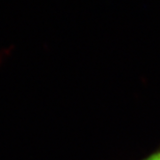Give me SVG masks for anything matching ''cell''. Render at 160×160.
Here are the masks:
<instances>
[{"label": "cell", "mask_w": 160, "mask_h": 160, "mask_svg": "<svg viewBox=\"0 0 160 160\" xmlns=\"http://www.w3.org/2000/svg\"><path fill=\"white\" fill-rule=\"evenodd\" d=\"M140 160H160V147L156 150L152 151L151 153H148L147 156L143 157Z\"/></svg>", "instance_id": "6da1fadb"}]
</instances>
